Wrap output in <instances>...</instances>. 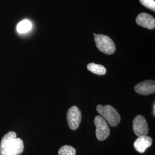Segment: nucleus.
<instances>
[{"instance_id": "nucleus-9", "label": "nucleus", "mask_w": 155, "mask_h": 155, "mask_svg": "<svg viewBox=\"0 0 155 155\" xmlns=\"http://www.w3.org/2000/svg\"><path fill=\"white\" fill-rule=\"evenodd\" d=\"M152 139L147 136H140L134 143V148L140 153H144L148 148L150 147L152 144Z\"/></svg>"}, {"instance_id": "nucleus-11", "label": "nucleus", "mask_w": 155, "mask_h": 155, "mask_svg": "<svg viewBox=\"0 0 155 155\" xmlns=\"http://www.w3.org/2000/svg\"><path fill=\"white\" fill-rule=\"evenodd\" d=\"M32 28V24L28 20H24L19 22L17 26L18 33H25L29 32Z\"/></svg>"}, {"instance_id": "nucleus-8", "label": "nucleus", "mask_w": 155, "mask_h": 155, "mask_svg": "<svg viewBox=\"0 0 155 155\" xmlns=\"http://www.w3.org/2000/svg\"><path fill=\"white\" fill-rule=\"evenodd\" d=\"M136 23L144 28L153 29L155 27V18L146 13L139 14L136 20Z\"/></svg>"}, {"instance_id": "nucleus-5", "label": "nucleus", "mask_w": 155, "mask_h": 155, "mask_svg": "<svg viewBox=\"0 0 155 155\" xmlns=\"http://www.w3.org/2000/svg\"><path fill=\"white\" fill-rule=\"evenodd\" d=\"M67 119L70 128L73 130L77 129L82 120V114L76 106L71 107L67 112Z\"/></svg>"}, {"instance_id": "nucleus-6", "label": "nucleus", "mask_w": 155, "mask_h": 155, "mask_svg": "<svg viewBox=\"0 0 155 155\" xmlns=\"http://www.w3.org/2000/svg\"><path fill=\"white\" fill-rule=\"evenodd\" d=\"M133 129L135 134L138 137L147 135L149 132V128L147 121L144 117L138 115L134 118Z\"/></svg>"}, {"instance_id": "nucleus-4", "label": "nucleus", "mask_w": 155, "mask_h": 155, "mask_svg": "<svg viewBox=\"0 0 155 155\" xmlns=\"http://www.w3.org/2000/svg\"><path fill=\"white\" fill-rule=\"evenodd\" d=\"M94 124L96 127V137L99 141H104L107 139L110 133V128L107 122L100 116L94 118Z\"/></svg>"}, {"instance_id": "nucleus-13", "label": "nucleus", "mask_w": 155, "mask_h": 155, "mask_svg": "<svg viewBox=\"0 0 155 155\" xmlns=\"http://www.w3.org/2000/svg\"><path fill=\"white\" fill-rule=\"evenodd\" d=\"M140 3L145 7L155 11V0H140Z\"/></svg>"}, {"instance_id": "nucleus-12", "label": "nucleus", "mask_w": 155, "mask_h": 155, "mask_svg": "<svg viewBox=\"0 0 155 155\" xmlns=\"http://www.w3.org/2000/svg\"><path fill=\"white\" fill-rule=\"evenodd\" d=\"M59 155H75L76 150L70 145H64L58 151Z\"/></svg>"}, {"instance_id": "nucleus-14", "label": "nucleus", "mask_w": 155, "mask_h": 155, "mask_svg": "<svg viewBox=\"0 0 155 155\" xmlns=\"http://www.w3.org/2000/svg\"><path fill=\"white\" fill-rule=\"evenodd\" d=\"M153 116H155V103H154V104H153Z\"/></svg>"}, {"instance_id": "nucleus-2", "label": "nucleus", "mask_w": 155, "mask_h": 155, "mask_svg": "<svg viewBox=\"0 0 155 155\" xmlns=\"http://www.w3.org/2000/svg\"><path fill=\"white\" fill-rule=\"evenodd\" d=\"M97 111L100 114V116L102 117L106 122L113 127H116L120 122V115L111 106L98 105L97 106Z\"/></svg>"}, {"instance_id": "nucleus-1", "label": "nucleus", "mask_w": 155, "mask_h": 155, "mask_svg": "<svg viewBox=\"0 0 155 155\" xmlns=\"http://www.w3.org/2000/svg\"><path fill=\"white\" fill-rule=\"evenodd\" d=\"M24 149L23 141L11 131L2 137L0 144V155H20Z\"/></svg>"}, {"instance_id": "nucleus-7", "label": "nucleus", "mask_w": 155, "mask_h": 155, "mask_svg": "<svg viewBox=\"0 0 155 155\" xmlns=\"http://www.w3.org/2000/svg\"><path fill=\"white\" fill-rule=\"evenodd\" d=\"M134 90L138 94L148 95L155 93V82L152 80H147L137 84L134 87Z\"/></svg>"}, {"instance_id": "nucleus-10", "label": "nucleus", "mask_w": 155, "mask_h": 155, "mask_svg": "<svg viewBox=\"0 0 155 155\" xmlns=\"http://www.w3.org/2000/svg\"><path fill=\"white\" fill-rule=\"evenodd\" d=\"M87 69L90 71L98 75H104L106 73V69L105 67L94 63H89L87 65Z\"/></svg>"}, {"instance_id": "nucleus-3", "label": "nucleus", "mask_w": 155, "mask_h": 155, "mask_svg": "<svg viewBox=\"0 0 155 155\" xmlns=\"http://www.w3.org/2000/svg\"><path fill=\"white\" fill-rule=\"evenodd\" d=\"M94 40L97 47L102 52L107 55H111L115 52L116 45L109 36L98 34L95 36Z\"/></svg>"}]
</instances>
